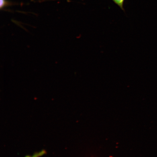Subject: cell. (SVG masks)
<instances>
[{"label":"cell","mask_w":157,"mask_h":157,"mask_svg":"<svg viewBox=\"0 0 157 157\" xmlns=\"http://www.w3.org/2000/svg\"><path fill=\"white\" fill-rule=\"evenodd\" d=\"M115 4L117 5L120 8L121 10L124 11V3L125 0H112Z\"/></svg>","instance_id":"6da1fadb"},{"label":"cell","mask_w":157,"mask_h":157,"mask_svg":"<svg viewBox=\"0 0 157 157\" xmlns=\"http://www.w3.org/2000/svg\"><path fill=\"white\" fill-rule=\"evenodd\" d=\"M0 7L2 9V8L7 6L9 5V3L8 2H7L6 0H1L0 2Z\"/></svg>","instance_id":"3957f363"},{"label":"cell","mask_w":157,"mask_h":157,"mask_svg":"<svg viewBox=\"0 0 157 157\" xmlns=\"http://www.w3.org/2000/svg\"><path fill=\"white\" fill-rule=\"evenodd\" d=\"M46 152L44 150L40 151L35 153V154H33L32 155L27 156L25 157H40L46 154Z\"/></svg>","instance_id":"7a4b0ae2"}]
</instances>
